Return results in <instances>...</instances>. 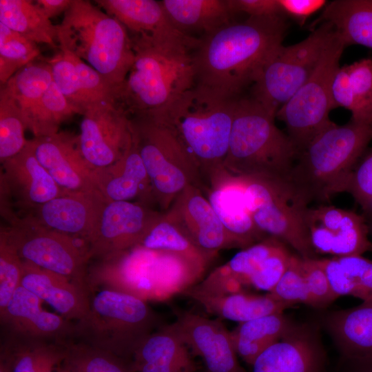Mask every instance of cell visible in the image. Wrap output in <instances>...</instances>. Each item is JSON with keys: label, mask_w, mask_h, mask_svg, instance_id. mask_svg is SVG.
I'll return each instance as SVG.
<instances>
[{"label": "cell", "mask_w": 372, "mask_h": 372, "mask_svg": "<svg viewBox=\"0 0 372 372\" xmlns=\"http://www.w3.org/2000/svg\"><path fill=\"white\" fill-rule=\"evenodd\" d=\"M284 14L249 17L205 34L192 52L195 84L229 97H240L282 45Z\"/></svg>", "instance_id": "1"}, {"label": "cell", "mask_w": 372, "mask_h": 372, "mask_svg": "<svg viewBox=\"0 0 372 372\" xmlns=\"http://www.w3.org/2000/svg\"><path fill=\"white\" fill-rule=\"evenodd\" d=\"M240 97L226 96L195 84L165 109L150 115L165 125L183 144L207 189L226 170L224 161Z\"/></svg>", "instance_id": "2"}, {"label": "cell", "mask_w": 372, "mask_h": 372, "mask_svg": "<svg viewBox=\"0 0 372 372\" xmlns=\"http://www.w3.org/2000/svg\"><path fill=\"white\" fill-rule=\"evenodd\" d=\"M372 141V118L334 123L300 152L289 181L310 203L344 192L353 170Z\"/></svg>", "instance_id": "3"}, {"label": "cell", "mask_w": 372, "mask_h": 372, "mask_svg": "<svg viewBox=\"0 0 372 372\" xmlns=\"http://www.w3.org/2000/svg\"><path fill=\"white\" fill-rule=\"evenodd\" d=\"M131 39L134 60L116 101L130 117L154 114L195 85L192 51Z\"/></svg>", "instance_id": "4"}, {"label": "cell", "mask_w": 372, "mask_h": 372, "mask_svg": "<svg viewBox=\"0 0 372 372\" xmlns=\"http://www.w3.org/2000/svg\"><path fill=\"white\" fill-rule=\"evenodd\" d=\"M276 118L252 97L239 98L224 161L227 172L289 180L298 152Z\"/></svg>", "instance_id": "5"}, {"label": "cell", "mask_w": 372, "mask_h": 372, "mask_svg": "<svg viewBox=\"0 0 372 372\" xmlns=\"http://www.w3.org/2000/svg\"><path fill=\"white\" fill-rule=\"evenodd\" d=\"M59 49L88 63L117 92L134 62L126 28L87 0H73L56 25Z\"/></svg>", "instance_id": "6"}, {"label": "cell", "mask_w": 372, "mask_h": 372, "mask_svg": "<svg viewBox=\"0 0 372 372\" xmlns=\"http://www.w3.org/2000/svg\"><path fill=\"white\" fill-rule=\"evenodd\" d=\"M163 320L146 302L114 289L90 297L86 317L75 323V338L132 362L134 351Z\"/></svg>", "instance_id": "7"}, {"label": "cell", "mask_w": 372, "mask_h": 372, "mask_svg": "<svg viewBox=\"0 0 372 372\" xmlns=\"http://www.w3.org/2000/svg\"><path fill=\"white\" fill-rule=\"evenodd\" d=\"M133 137L155 202L167 211L188 185L206 189L196 164L175 134L150 115L131 116Z\"/></svg>", "instance_id": "8"}, {"label": "cell", "mask_w": 372, "mask_h": 372, "mask_svg": "<svg viewBox=\"0 0 372 372\" xmlns=\"http://www.w3.org/2000/svg\"><path fill=\"white\" fill-rule=\"evenodd\" d=\"M240 178L258 229L265 237L291 246L302 258H316L307 221L309 203L292 183L262 177Z\"/></svg>", "instance_id": "9"}, {"label": "cell", "mask_w": 372, "mask_h": 372, "mask_svg": "<svg viewBox=\"0 0 372 372\" xmlns=\"http://www.w3.org/2000/svg\"><path fill=\"white\" fill-rule=\"evenodd\" d=\"M335 33L331 23L322 22L300 42L278 47L253 83L251 97L276 116L313 73Z\"/></svg>", "instance_id": "10"}, {"label": "cell", "mask_w": 372, "mask_h": 372, "mask_svg": "<svg viewBox=\"0 0 372 372\" xmlns=\"http://www.w3.org/2000/svg\"><path fill=\"white\" fill-rule=\"evenodd\" d=\"M346 47L336 31L313 73L277 112L276 118L285 124L287 135L298 154L318 134L335 123L329 116L335 108L332 83Z\"/></svg>", "instance_id": "11"}, {"label": "cell", "mask_w": 372, "mask_h": 372, "mask_svg": "<svg viewBox=\"0 0 372 372\" xmlns=\"http://www.w3.org/2000/svg\"><path fill=\"white\" fill-rule=\"evenodd\" d=\"M10 223L7 235L21 258L43 269L66 276L89 289L86 264L87 249L81 248L78 238L48 228L32 214L24 217L14 214L11 207L1 209Z\"/></svg>", "instance_id": "12"}, {"label": "cell", "mask_w": 372, "mask_h": 372, "mask_svg": "<svg viewBox=\"0 0 372 372\" xmlns=\"http://www.w3.org/2000/svg\"><path fill=\"white\" fill-rule=\"evenodd\" d=\"M122 257L116 290L147 300L165 301L197 284L204 271L184 258L135 247Z\"/></svg>", "instance_id": "13"}, {"label": "cell", "mask_w": 372, "mask_h": 372, "mask_svg": "<svg viewBox=\"0 0 372 372\" xmlns=\"http://www.w3.org/2000/svg\"><path fill=\"white\" fill-rule=\"evenodd\" d=\"M80 123L78 143L85 161L94 169L119 160L133 142L131 119L116 102L99 103L87 110Z\"/></svg>", "instance_id": "14"}, {"label": "cell", "mask_w": 372, "mask_h": 372, "mask_svg": "<svg viewBox=\"0 0 372 372\" xmlns=\"http://www.w3.org/2000/svg\"><path fill=\"white\" fill-rule=\"evenodd\" d=\"M161 214L141 202L105 200L87 243L90 258L113 257L138 246Z\"/></svg>", "instance_id": "15"}, {"label": "cell", "mask_w": 372, "mask_h": 372, "mask_svg": "<svg viewBox=\"0 0 372 372\" xmlns=\"http://www.w3.org/2000/svg\"><path fill=\"white\" fill-rule=\"evenodd\" d=\"M307 221L316 253L344 257L372 251L366 220L353 211L324 205L309 207Z\"/></svg>", "instance_id": "16"}, {"label": "cell", "mask_w": 372, "mask_h": 372, "mask_svg": "<svg viewBox=\"0 0 372 372\" xmlns=\"http://www.w3.org/2000/svg\"><path fill=\"white\" fill-rule=\"evenodd\" d=\"M174 329L192 354L200 357L207 372H245L240 365L230 331L220 319L174 308Z\"/></svg>", "instance_id": "17"}, {"label": "cell", "mask_w": 372, "mask_h": 372, "mask_svg": "<svg viewBox=\"0 0 372 372\" xmlns=\"http://www.w3.org/2000/svg\"><path fill=\"white\" fill-rule=\"evenodd\" d=\"M107 14L127 30L131 38L154 45L182 48L193 51L199 39L180 32L167 17L160 1L96 0Z\"/></svg>", "instance_id": "18"}, {"label": "cell", "mask_w": 372, "mask_h": 372, "mask_svg": "<svg viewBox=\"0 0 372 372\" xmlns=\"http://www.w3.org/2000/svg\"><path fill=\"white\" fill-rule=\"evenodd\" d=\"M43 300L20 285L0 313L3 335L67 343L75 338V323L42 309Z\"/></svg>", "instance_id": "19"}, {"label": "cell", "mask_w": 372, "mask_h": 372, "mask_svg": "<svg viewBox=\"0 0 372 372\" xmlns=\"http://www.w3.org/2000/svg\"><path fill=\"white\" fill-rule=\"evenodd\" d=\"M29 141L39 163L64 192L96 191L94 168L82 155L77 135L61 131Z\"/></svg>", "instance_id": "20"}, {"label": "cell", "mask_w": 372, "mask_h": 372, "mask_svg": "<svg viewBox=\"0 0 372 372\" xmlns=\"http://www.w3.org/2000/svg\"><path fill=\"white\" fill-rule=\"evenodd\" d=\"M165 214L195 245L213 257L221 249L236 247L207 197L197 186L186 187Z\"/></svg>", "instance_id": "21"}, {"label": "cell", "mask_w": 372, "mask_h": 372, "mask_svg": "<svg viewBox=\"0 0 372 372\" xmlns=\"http://www.w3.org/2000/svg\"><path fill=\"white\" fill-rule=\"evenodd\" d=\"M1 164V187L29 213L65 192L39 163L29 140L19 153Z\"/></svg>", "instance_id": "22"}, {"label": "cell", "mask_w": 372, "mask_h": 372, "mask_svg": "<svg viewBox=\"0 0 372 372\" xmlns=\"http://www.w3.org/2000/svg\"><path fill=\"white\" fill-rule=\"evenodd\" d=\"M105 201L97 191L64 192L30 214L45 227L87 243Z\"/></svg>", "instance_id": "23"}, {"label": "cell", "mask_w": 372, "mask_h": 372, "mask_svg": "<svg viewBox=\"0 0 372 372\" xmlns=\"http://www.w3.org/2000/svg\"><path fill=\"white\" fill-rule=\"evenodd\" d=\"M207 199L236 247L246 248L265 237L256 227L240 177L225 171L208 185Z\"/></svg>", "instance_id": "24"}, {"label": "cell", "mask_w": 372, "mask_h": 372, "mask_svg": "<svg viewBox=\"0 0 372 372\" xmlns=\"http://www.w3.org/2000/svg\"><path fill=\"white\" fill-rule=\"evenodd\" d=\"M252 372H323L324 354L312 331L294 328L256 359Z\"/></svg>", "instance_id": "25"}, {"label": "cell", "mask_w": 372, "mask_h": 372, "mask_svg": "<svg viewBox=\"0 0 372 372\" xmlns=\"http://www.w3.org/2000/svg\"><path fill=\"white\" fill-rule=\"evenodd\" d=\"M21 285L69 320L80 321L89 313V289L66 276L23 260Z\"/></svg>", "instance_id": "26"}, {"label": "cell", "mask_w": 372, "mask_h": 372, "mask_svg": "<svg viewBox=\"0 0 372 372\" xmlns=\"http://www.w3.org/2000/svg\"><path fill=\"white\" fill-rule=\"evenodd\" d=\"M96 190L106 201L138 198L148 205L154 201L152 185L133 137L125 154L114 163L93 171Z\"/></svg>", "instance_id": "27"}, {"label": "cell", "mask_w": 372, "mask_h": 372, "mask_svg": "<svg viewBox=\"0 0 372 372\" xmlns=\"http://www.w3.org/2000/svg\"><path fill=\"white\" fill-rule=\"evenodd\" d=\"M134 372H196L188 347L172 324H163L147 335L134 353Z\"/></svg>", "instance_id": "28"}, {"label": "cell", "mask_w": 372, "mask_h": 372, "mask_svg": "<svg viewBox=\"0 0 372 372\" xmlns=\"http://www.w3.org/2000/svg\"><path fill=\"white\" fill-rule=\"evenodd\" d=\"M327 328L342 353L364 368H372V302L331 313Z\"/></svg>", "instance_id": "29"}, {"label": "cell", "mask_w": 372, "mask_h": 372, "mask_svg": "<svg viewBox=\"0 0 372 372\" xmlns=\"http://www.w3.org/2000/svg\"><path fill=\"white\" fill-rule=\"evenodd\" d=\"M218 319L242 323L269 314L283 313L291 305L278 301L268 293L256 295L245 290L225 294L202 292L194 286L183 293Z\"/></svg>", "instance_id": "30"}, {"label": "cell", "mask_w": 372, "mask_h": 372, "mask_svg": "<svg viewBox=\"0 0 372 372\" xmlns=\"http://www.w3.org/2000/svg\"><path fill=\"white\" fill-rule=\"evenodd\" d=\"M282 242L273 237L242 249L194 285L204 293L225 294L243 291L260 264Z\"/></svg>", "instance_id": "31"}, {"label": "cell", "mask_w": 372, "mask_h": 372, "mask_svg": "<svg viewBox=\"0 0 372 372\" xmlns=\"http://www.w3.org/2000/svg\"><path fill=\"white\" fill-rule=\"evenodd\" d=\"M335 107L351 112V119L372 118V58L340 67L332 83Z\"/></svg>", "instance_id": "32"}, {"label": "cell", "mask_w": 372, "mask_h": 372, "mask_svg": "<svg viewBox=\"0 0 372 372\" xmlns=\"http://www.w3.org/2000/svg\"><path fill=\"white\" fill-rule=\"evenodd\" d=\"M167 17L180 32L202 31L203 35L231 22L229 0H162Z\"/></svg>", "instance_id": "33"}, {"label": "cell", "mask_w": 372, "mask_h": 372, "mask_svg": "<svg viewBox=\"0 0 372 372\" xmlns=\"http://www.w3.org/2000/svg\"><path fill=\"white\" fill-rule=\"evenodd\" d=\"M295 326L283 313H277L239 323L230 333L237 355L252 365L260 353Z\"/></svg>", "instance_id": "34"}, {"label": "cell", "mask_w": 372, "mask_h": 372, "mask_svg": "<svg viewBox=\"0 0 372 372\" xmlns=\"http://www.w3.org/2000/svg\"><path fill=\"white\" fill-rule=\"evenodd\" d=\"M331 23L347 46L372 48V0H335L324 8L316 23Z\"/></svg>", "instance_id": "35"}, {"label": "cell", "mask_w": 372, "mask_h": 372, "mask_svg": "<svg viewBox=\"0 0 372 372\" xmlns=\"http://www.w3.org/2000/svg\"><path fill=\"white\" fill-rule=\"evenodd\" d=\"M334 293L372 302V260L362 256L318 259Z\"/></svg>", "instance_id": "36"}, {"label": "cell", "mask_w": 372, "mask_h": 372, "mask_svg": "<svg viewBox=\"0 0 372 372\" xmlns=\"http://www.w3.org/2000/svg\"><path fill=\"white\" fill-rule=\"evenodd\" d=\"M0 22L36 43L56 46V25L35 1L0 0Z\"/></svg>", "instance_id": "37"}, {"label": "cell", "mask_w": 372, "mask_h": 372, "mask_svg": "<svg viewBox=\"0 0 372 372\" xmlns=\"http://www.w3.org/2000/svg\"><path fill=\"white\" fill-rule=\"evenodd\" d=\"M137 247L178 255L203 271L214 258L195 245L165 213L161 214Z\"/></svg>", "instance_id": "38"}, {"label": "cell", "mask_w": 372, "mask_h": 372, "mask_svg": "<svg viewBox=\"0 0 372 372\" xmlns=\"http://www.w3.org/2000/svg\"><path fill=\"white\" fill-rule=\"evenodd\" d=\"M52 81L50 63L48 61H33L1 85L16 101L27 130L42 96Z\"/></svg>", "instance_id": "39"}, {"label": "cell", "mask_w": 372, "mask_h": 372, "mask_svg": "<svg viewBox=\"0 0 372 372\" xmlns=\"http://www.w3.org/2000/svg\"><path fill=\"white\" fill-rule=\"evenodd\" d=\"M61 366L70 372H134L131 361L75 340L67 344Z\"/></svg>", "instance_id": "40"}, {"label": "cell", "mask_w": 372, "mask_h": 372, "mask_svg": "<svg viewBox=\"0 0 372 372\" xmlns=\"http://www.w3.org/2000/svg\"><path fill=\"white\" fill-rule=\"evenodd\" d=\"M39 54L37 43L0 22L1 86L21 69L33 62Z\"/></svg>", "instance_id": "41"}, {"label": "cell", "mask_w": 372, "mask_h": 372, "mask_svg": "<svg viewBox=\"0 0 372 372\" xmlns=\"http://www.w3.org/2000/svg\"><path fill=\"white\" fill-rule=\"evenodd\" d=\"M0 362L9 372H36L50 351L59 342L27 340L4 335Z\"/></svg>", "instance_id": "42"}, {"label": "cell", "mask_w": 372, "mask_h": 372, "mask_svg": "<svg viewBox=\"0 0 372 372\" xmlns=\"http://www.w3.org/2000/svg\"><path fill=\"white\" fill-rule=\"evenodd\" d=\"M27 130L16 101L3 87L0 89V161L1 163L19 153L25 146Z\"/></svg>", "instance_id": "43"}, {"label": "cell", "mask_w": 372, "mask_h": 372, "mask_svg": "<svg viewBox=\"0 0 372 372\" xmlns=\"http://www.w3.org/2000/svg\"><path fill=\"white\" fill-rule=\"evenodd\" d=\"M77 114L52 81L42 96L28 127L34 137L50 136L59 132L62 123Z\"/></svg>", "instance_id": "44"}, {"label": "cell", "mask_w": 372, "mask_h": 372, "mask_svg": "<svg viewBox=\"0 0 372 372\" xmlns=\"http://www.w3.org/2000/svg\"><path fill=\"white\" fill-rule=\"evenodd\" d=\"M48 62L51 66L54 83L77 114L83 115L92 107V104L83 92L72 53L60 49L59 52Z\"/></svg>", "instance_id": "45"}, {"label": "cell", "mask_w": 372, "mask_h": 372, "mask_svg": "<svg viewBox=\"0 0 372 372\" xmlns=\"http://www.w3.org/2000/svg\"><path fill=\"white\" fill-rule=\"evenodd\" d=\"M23 260L9 239L4 227L0 231V313L6 309L21 285Z\"/></svg>", "instance_id": "46"}, {"label": "cell", "mask_w": 372, "mask_h": 372, "mask_svg": "<svg viewBox=\"0 0 372 372\" xmlns=\"http://www.w3.org/2000/svg\"><path fill=\"white\" fill-rule=\"evenodd\" d=\"M302 257L293 254L289 266L275 287L267 293L273 299L291 306L303 303L313 307L302 270Z\"/></svg>", "instance_id": "47"}, {"label": "cell", "mask_w": 372, "mask_h": 372, "mask_svg": "<svg viewBox=\"0 0 372 372\" xmlns=\"http://www.w3.org/2000/svg\"><path fill=\"white\" fill-rule=\"evenodd\" d=\"M292 254L283 242L260 264L249 280V286L270 292L286 271Z\"/></svg>", "instance_id": "48"}, {"label": "cell", "mask_w": 372, "mask_h": 372, "mask_svg": "<svg viewBox=\"0 0 372 372\" xmlns=\"http://www.w3.org/2000/svg\"><path fill=\"white\" fill-rule=\"evenodd\" d=\"M302 265L313 307H326L338 298L333 291L318 258H302Z\"/></svg>", "instance_id": "49"}, {"label": "cell", "mask_w": 372, "mask_h": 372, "mask_svg": "<svg viewBox=\"0 0 372 372\" xmlns=\"http://www.w3.org/2000/svg\"><path fill=\"white\" fill-rule=\"evenodd\" d=\"M344 192L349 193L364 211L372 207V152L360 160Z\"/></svg>", "instance_id": "50"}, {"label": "cell", "mask_w": 372, "mask_h": 372, "mask_svg": "<svg viewBox=\"0 0 372 372\" xmlns=\"http://www.w3.org/2000/svg\"><path fill=\"white\" fill-rule=\"evenodd\" d=\"M282 14L296 19L301 25L313 13L323 8L324 0H277Z\"/></svg>", "instance_id": "51"}, {"label": "cell", "mask_w": 372, "mask_h": 372, "mask_svg": "<svg viewBox=\"0 0 372 372\" xmlns=\"http://www.w3.org/2000/svg\"><path fill=\"white\" fill-rule=\"evenodd\" d=\"M234 13L245 12L249 17H271L282 14L277 0H229Z\"/></svg>", "instance_id": "52"}, {"label": "cell", "mask_w": 372, "mask_h": 372, "mask_svg": "<svg viewBox=\"0 0 372 372\" xmlns=\"http://www.w3.org/2000/svg\"><path fill=\"white\" fill-rule=\"evenodd\" d=\"M73 0H37L36 3L49 18L64 12L70 8Z\"/></svg>", "instance_id": "53"}, {"label": "cell", "mask_w": 372, "mask_h": 372, "mask_svg": "<svg viewBox=\"0 0 372 372\" xmlns=\"http://www.w3.org/2000/svg\"><path fill=\"white\" fill-rule=\"evenodd\" d=\"M0 372H9L6 366L0 362Z\"/></svg>", "instance_id": "54"}, {"label": "cell", "mask_w": 372, "mask_h": 372, "mask_svg": "<svg viewBox=\"0 0 372 372\" xmlns=\"http://www.w3.org/2000/svg\"><path fill=\"white\" fill-rule=\"evenodd\" d=\"M56 372H70L69 371H68L66 369H65L64 367H63L61 365L58 368V369L56 370Z\"/></svg>", "instance_id": "55"}, {"label": "cell", "mask_w": 372, "mask_h": 372, "mask_svg": "<svg viewBox=\"0 0 372 372\" xmlns=\"http://www.w3.org/2000/svg\"><path fill=\"white\" fill-rule=\"evenodd\" d=\"M366 214H367V216L371 219V229H372V209L371 210L366 211Z\"/></svg>", "instance_id": "56"}, {"label": "cell", "mask_w": 372, "mask_h": 372, "mask_svg": "<svg viewBox=\"0 0 372 372\" xmlns=\"http://www.w3.org/2000/svg\"><path fill=\"white\" fill-rule=\"evenodd\" d=\"M363 372H372V368H371V369H369L364 370Z\"/></svg>", "instance_id": "57"}]
</instances>
